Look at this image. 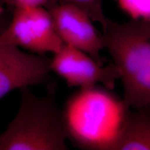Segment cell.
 Here are the masks:
<instances>
[{"label": "cell", "instance_id": "cell-1", "mask_svg": "<svg viewBox=\"0 0 150 150\" xmlns=\"http://www.w3.org/2000/svg\"><path fill=\"white\" fill-rule=\"evenodd\" d=\"M130 109L108 88H80L63 109L68 140L80 149L114 150Z\"/></svg>", "mask_w": 150, "mask_h": 150}, {"label": "cell", "instance_id": "cell-2", "mask_svg": "<svg viewBox=\"0 0 150 150\" xmlns=\"http://www.w3.org/2000/svg\"><path fill=\"white\" fill-rule=\"evenodd\" d=\"M102 36L122 80L124 102L130 108L150 106V22L107 18Z\"/></svg>", "mask_w": 150, "mask_h": 150}, {"label": "cell", "instance_id": "cell-3", "mask_svg": "<svg viewBox=\"0 0 150 150\" xmlns=\"http://www.w3.org/2000/svg\"><path fill=\"white\" fill-rule=\"evenodd\" d=\"M20 89V107L0 134V150L68 149L64 115L56 99V84L49 83L43 97L35 95L28 86Z\"/></svg>", "mask_w": 150, "mask_h": 150}, {"label": "cell", "instance_id": "cell-4", "mask_svg": "<svg viewBox=\"0 0 150 150\" xmlns=\"http://www.w3.org/2000/svg\"><path fill=\"white\" fill-rule=\"evenodd\" d=\"M0 45L22 47L43 55L57 52L63 42L47 9L39 6L13 9L8 25L0 33Z\"/></svg>", "mask_w": 150, "mask_h": 150}, {"label": "cell", "instance_id": "cell-5", "mask_svg": "<svg viewBox=\"0 0 150 150\" xmlns=\"http://www.w3.org/2000/svg\"><path fill=\"white\" fill-rule=\"evenodd\" d=\"M50 70L61 76L69 87L88 88L101 83L112 90L120 79L113 63L103 65L88 54L63 44L50 60Z\"/></svg>", "mask_w": 150, "mask_h": 150}, {"label": "cell", "instance_id": "cell-6", "mask_svg": "<svg viewBox=\"0 0 150 150\" xmlns=\"http://www.w3.org/2000/svg\"><path fill=\"white\" fill-rule=\"evenodd\" d=\"M63 44L81 50L102 63L104 47L102 33L97 31L90 16L77 6L54 0L46 8Z\"/></svg>", "mask_w": 150, "mask_h": 150}, {"label": "cell", "instance_id": "cell-7", "mask_svg": "<svg viewBox=\"0 0 150 150\" xmlns=\"http://www.w3.org/2000/svg\"><path fill=\"white\" fill-rule=\"evenodd\" d=\"M50 60L23 52L18 47L0 45V99L13 90L47 83Z\"/></svg>", "mask_w": 150, "mask_h": 150}, {"label": "cell", "instance_id": "cell-8", "mask_svg": "<svg viewBox=\"0 0 150 150\" xmlns=\"http://www.w3.org/2000/svg\"><path fill=\"white\" fill-rule=\"evenodd\" d=\"M146 108L128 110L114 150H150V113Z\"/></svg>", "mask_w": 150, "mask_h": 150}, {"label": "cell", "instance_id": "cell-9", "mask_svg": "<svg viewBox=\"0 0 150 150\" xmlns=\"http://www.w3.org/2000/svg\"><path fill=\"white\" fill-rule=\"evenodd\" d=\"M132 20L150 22V0H114Z\"/></svg>", "mask_w": 150, "mask_h": 150}, {"label": "cell", "instance_id": "cell-10", "mask_svg": "<svg viewBox=\"0 0 150 150\" xmlns=\"http://www.w3.org/2000/svg\"><path fill=\"white\" fill-rule=\"evenodd\" d=\"M59 1L71 3L77 6L90 16L93 22H98L104 30L107 22L104 16L102 4L104 0H59Z\"/></svg>", "mask_w": 150, "mask_h": 150}, {"label": "cell", "instance_id": "cell-11", "mask_svg": "<svg viewBox=\"0 0 150 150\" xmlns=\"http://www.w3.org/2000/svg\"><path fill=\"white\" fill-rule=\"evenodd\" d=\"M54 0H1L8 8L12 9L25 7H44L47 8Z\"/></svg>", "mask_w": 150, "mask_h": 150}, {"label": "cell", "instance_id": "cell-12", "mask_svg": "<svg viewBox=\"0 0 150 150\" xmlns=\"http://www.w3.org/2000/svg\"><path fill=\"white\" fill-rule=\"evenodd\" d=\"M10 20L11 19L8 17L6 6L0 0V33L7 27Z\"/></svg>", "mask_w": 150, "mask_h": 150}]
</instances>
